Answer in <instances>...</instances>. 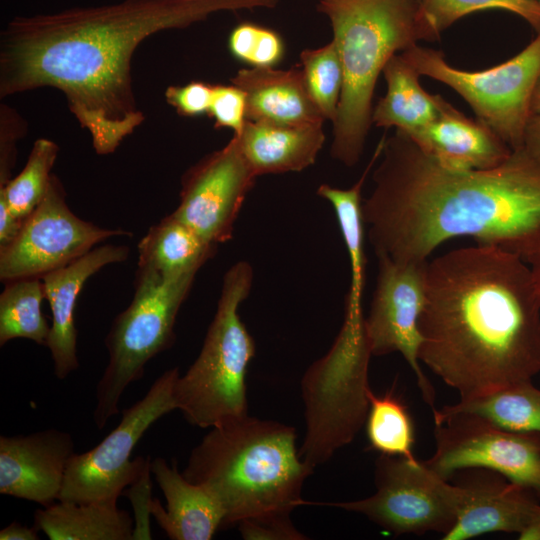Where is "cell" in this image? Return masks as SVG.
<instances>
[{"label":"cell","instance_id":"cell-27","mask_svg":"<svg viewBox=\"0 0 540 540\" xmlns=\"http://www.w3.org/2000/svg\"><path fill=\"white\" fill-rule=\"evenodd\" d=\"M45 298L42 279L24 278L5 283L0 295V345L16 338L47 346L51 326L41 312Z\"/></svg>","mask_w":540,"mask_h":540},{"label":"cell","instance_id":"cell-18","mask_svg":"<svg viewBox=\"0 0 540 540\" xmlns=\"http://www.w3.org/2000/svg\"><path fill=\"white\" fill-rule=\"evenodd\" d=\"M128 255L129 249L124 245L96 246L72 263L42 277L45 299L52 313L47 347L58 379H65L79 367L74 314L81 289L100 269L123 262Z\"/></svg>","mask_w":540,"mask_h":540},{"label":"cell","instance_id":"cell-21","mask_svg":"<svg viewBox=\"0 0 540 540\" xmlns=\"http://www.w3.org/2000/svg\"><path fill=\"white\" fill-rule=\"evenodd\" d=\"M231 83L246 96L247 120L286 125L323 124L301 68L247 67Z\"/></svg>","mask_w":540,"mask_h":540},{"label":"cell","instance_id":"cell-3","mask_svg":"<svg viewBox=\"0 0 540 540\" xmlns=\"http://www.w3.org/2000/svg\"><path fill=\"white\" fill-rule=\"evenodd\" d=\"M419 330V361L460 398L540 372V296L529 265L499 246L477 243L428 261Z\"/></svg>","mask_w":540,"mask_h":540},{"label":"cell","instance_id":"cell-1","mask_svg":"<svg viewBox=\"0 0 540 540\" xmlns=\"http://www.w3.org/2000/svg\"><path fill=\"white\" fill-rule=\"evenodd\" d=\"M280 0H123L17 16L0 33V98L51 87L99 155L116 151L144 121L133 89L137 47L222 11L271 9Z\"/></svg>","mask_w":540,"mask_h":540},{"label":"cell","instance_id":"cell-37","mask_svg":"<svg viewBox=\"0 0 540 540\" xmlns=\"http://www.w3.org/2000/svg\"><path fill=\"white\" fill-rule=\"evenodd\" d=\"M22 223L11 214L5 203L0 202V247L16 237Z\"/></svg>","mask_w":540,"mask_h":540},{"label":"cell","instance_id":"cell-30","mask_svg":"<svg viewBox=\"0 0 540 540\" xmlns=\"http://www.w3.org/2000/svg\"><path fill=\"white\" fill-rule=\"evenodd\" d=\"M499 9L524 19L536 32L540 31L538 0H421L419 21L425 41H436L460 18L479 11Z\"/></svg>","mask_w":540,"mask_h":540},{"label":"cell","instance_id":"cell-42","mask_svg":"<svg viewBox=\"0 0 540 540\" xmlns=\"http://www.w3.org/2000/svg\"><path fill=\"white\" fill-rule=\"evenodd\" d=\"M538 1H540V0H538Z\"/></svg>","mask_w":540,"mask_h":540},{"label":"cell","instance_id":"cell-16","mask_svg":"<svg viewBox=\"0 0 540 540\" xmlns=\"http://www.w3.org/2000/svg\"><path fill=\"white\" fill-rule=\"evenodd\" d=\"M70 433L46 429L0 437V493L47 507L58 501L74 455Z\"/></svg>","mask_w":540,"mask_h":540},{"label":"cell","instance_id":"cell-31","mask_svg":"<svg viewBox=\"0 0 540 540\" xmlns=\"http://www.w3.org/2000/svg\"><path fill=\"white\" fill-rule=\"evenodd\" d=\"M301 70L308 91L325 121L334 122L342 93L344 74L334 42L300 53Z\"/></svg>","mask_w":540,"mask_h":540},{"label":"cell","instance_id":"cell-19","mask_svg":"<svg viewBox=\"0 0 540 540\" xmlns=\"http://www.w3.org/2000/svg\"><path fill=\"white\" fill-rule=\"evenodd\" d=\"M410 139L423 153L451 170L495 168L513 151L488 126L467 117L446 100L437 118Z\"/></svg>","mask_w":540,"mask_h":540},{"label":"cell","instance_id":"cell-40","mask_svg":"<svg viewBox=\"0 0 540 540\" xmlns=\"http://www.w3.org/2000/svg\"><path fill=\"white\" fill-rule=\"evenodd\" d=\"M518 535L520 540H540V510L531 523Z\"/></svg>","mask_w":540,"mask_h":540},{"label":"cell","instance_id":"cell-41","mask_svg":"<svg viewBox=\"0 0 540 540\" xmlns=\"http://www.w3.org/2000/svg\"><path fill=\"white\" fill-rule=\"evenodd\" d=\"M532 114H540V77L537 81L532 98Z\"/></svg>","mask_w":540,"mask_h":540},{"label":"cell","instance_id":"cell-4","mask_svg":"<svg viewBox=\"0 0 540 540\" xmlns=\"http://www.w3.org/2000/svg\"><path fill=\"white\" fill-rule=\"evenodd\" d=\"M296 447L295 429L248 415L216 426L192 449L182 474L220 503L223 528L291 521L313 472Z\"/></svg>","mask_w":540,"mask_h":540},{"label":"cell","instance_id":"cell-23","mask_svg":"<svg viewBox=\"0 0 540 540\" xmlns=\"http://www.w3.org/2000/svg\"><path fill=\"white\" fill-rule=\"evenodd\" d=\"M382 74L387 90L373 107L372 124L412 138L437 118L445 99L420 85V74L400 53L392 56Z\"/></svg>","mask_w":540,"mask_h":540},{"label":"cell","instance_id":"cell-22","mask_svg":"<svg viewBox=\"0 0 540 540\" xmlns=\"http://www.w3.org/2000/svg\"><path fill=\"white\" fill-rule=\"evenodd\" d=\"M237 137L253 173L300 172L313 165L326 136L323 124L286 125L247 120Z\"/></svg>","mask_w":540,"mask_h":540},{"label":"cell","instance_id":"cell-34","mask_svg":"<svg viewBox=\"0 0 540 540\" xmlns=\"http://www.w3.org/2000/svg\"><path fill=\"white\" fill-rule=\"evenodd\" d=\"M27 133V123L12 107L0 106V187L11 179L16 161V144Z\"/></svg>","mask_w":540,"mask_h":540},{"label":"cell","instance_id":"cell-32","mask_svg":"<svg viewBox=\"0 0 540 540\" xmlns=\"http://www.w3.org/2000/svg\"><path fill=\"white\" fill-rule=\"evenodd\" d=\"M231 55L249 67H275L285 55V43L275 30L252 22L235 26L228 36Z\"/></svg>","mask_w":540,"mask_h":540},{"label":"cell","instance_id":"cell-35","mask_svg":"<svg viewBox=\"0 0 540 540\" xmlns=\"http://www.w3.org/2000/svg\"><path fill=\"white\" fill-rule=\"evenodd\" d=\"M213 93V84L192 81L185 85L169 86L165 93L166 102L179 115L197 117L208 114Z\"/></svg>","mask_w":540,"mask_h":540},{"label":"cell","instance_id":"cell-11","mask_svg":"<svg viewBox=\"0 0 540 540\" xmlns=\"http://www.w3.org/2000/svg\"><path fill=\"white\" fill-rule=\"evenodd\" d=\"M179 375L177 367L166 370L143 398L122 411L117 427L98 445L71 457L59 501L117 502L124 488L141 478L151 462L131 460L132 451L158 419L176 410L173 388Z\"/></svg>","mask_w":540,"mask_h":540},{"label":"cell","instance_id":"cell-28","mask_svg":"<svg viewBox=\"0 0 540 540\" xmlns=\"http://www.w3.org/2000/svg\"><path fill=\"white\" fill-rule=\"evenodd\" d=\"M366 433L371 449L382 455L416 460L414 423L407 405L393 390L383 395L367 392Z\"/></svg>","mask_w":540,"mask_h":540},{"label":"cell","instance_id":"cell-9","mask_svg":"<svg viewBox=\"0 0 540 540\" xmlns=\"http://www.w3.org/2000/svg\"><path fill=\"white\" fill-rule=\"evenodd\" d=\"M400 54L420 76L437 80L457 92L472 108L476 119L512 150L523 147L540 77V31L512 58L479 71L453 67L442 51L418 44Z\"/></svg>","mask_w":540,"mask_h":540},{"label":"cell","instance_id":"cell-20","mask_svg":"<svg viewBox=\"0 0 540 540\" xmlns=\"http://www.w3.org/2000/svg\"><path fill=\"white\" fill-rule=\"evenodd\" d=\"M150 468L166 500V510L158 499L152 501L150 513L170 539L209 540L223 528L225 514L220 503L179 472L175 460L169 464L156 457Z\"/></svg>","mask_w":540,"mask_h":540},{"label":"cell","instance_id":"cell-8","mask_svg":"<svg viewBox=\"0 0 540 540\" xmlns=\"http://www.w3.org/2000/svg\"><path fill=\"white\" fill-rule=\"evenodd\" d=\"M197 272L168 280L136 274L133 299L115 317L105 339L108 363L97 383L93 412L98 429L119 414L122 394L143 377L146 364L172 346L177 314Z\"/></svg>","mask_w":540,"mask_h":540},{"label":"cell","instance_id":"cell-15","mask_svg":"<svg viewBox=\"0 0 540 540\" xmlns=\"http://www.w3.org/2000/svg\"><path fill=\"white\" fill-rule=\"evenodd\" d=\"M256 178L233 135L224 147L185 171L179 204L172 214L205 241L224 243L232 238L234 224Z\"/></svg>","mask_w":540,"mask_h":540},{"label":"cell","instance_id":"cell-7","mask_svg":"<svg viewBox=\"0 0 540 540\" xmlns=\"http://www.w3.org/2000/svg\"><path fill=\"white\" fill-rule=\"evenodd\" d=\"M371 356L364 321L344 319L328 353L305 373L307 429L299 454L311 468L350 443L366 421Z\"/></svg>","mask_w":540,"mask_h":540},{"label":"cell","instance_id":"cell-12","mask_svg":"<svg viewBox=\"0 0 540 540\" xmlns=\"http://www.w3.org/2000/svg\"><path fill=\"white\" fill-rule=\"evenodd\" d=\"M433 411L435 451L424 463L449 480L461 470L484 468L540 500V434L497 427L465 413Z\"/></svg>","mask_w":540,"mask_h":540},{"label":"cell","instance_id":"cell-38","mask_svg":"<svg viewBox=\"0 0 540 540\" xmlns=\"http://www.w3.org/2000/svg\"><path fill=\"white\" fill-rule=\"evenodd\" d=\"M38 530L32 526L27 527L16 521L10 523L0 531L1 540H38Z\"/></svg>","mask_w":540,"mask_h":540},{"label":"cell","instance_id":"cell-17","mask_svg":"<svg viewBox=\"0 0 540 540\" xmlns=\"http://www.w3.org/2000/svg\"><path fill=\"white\" fill-rule=\"evenodd\" d=\"M464 471L465 499L444 540H466L491 532L520 534L540 510V500L504 476L484 468Z\"/></svg>","mask_w":540,"mask_h":540},{"label":"cell","instance_id":"cell-39","mask_svg":"<svg viewBox=\"0 0 540 540\" xmlns=\"http://www.w3.org/2000/svg\"><path fill=\"white\" fill-rule=\"evenodd\" d=\"M530 267L540 296V247L523 259Z\"/></svg>","mask_w":540,"mask_h":540},{"label":"cell","instance_id":"cell-36","mask_svg":"<svg viewBox=\"0 0 540 540\" xmlns=\"http://www.w3.org/2000/svg\"><path fill=\"white\" fill-rule=\"evenodd\" d=\"M523 148L540 164V114H532L527 124Z\"/></svg>","mask_w":540,"mask_h":540},{"label":"cell","instance_id":"cell-10","mask_svg":"<svg viewBox=\"0 0 540 540\" xmlns=\"http://www.w3.org/2000/svg\"><path fill=\"white\" fill-rule=\"evenodd\" d=\"M374 480L371 496L326 505L362 514L394 536H443L454 527L465 499L462 485L451 484L417 459L381 454Z\"/></svg>","mask_w":540,"mask_h":540},{"label":"cell","instance_id":"cell-29","mask_svg":"<svg viewBox=\"0 0 540 540\" xmlns=\"http://www.w3.org/2000/svg\"><path fill=\"white\" fill-rule=\"evenodd\" d=\"M58 152L54 141L37 139L21 172L0 187V202L19 221L24 222L43 200Z\"/></svg>","mask_w":540,"mask_h":540},{"label":"cell","instance_id":"cell-5","mask_svg":"<svg viewBox=\"0 0 540 540\" xmlns=\"http://www.w3.org/2000/svg\"><path fill=\"white\" fill-rule=\"evenodd\" d=\"M421 0H318L332 28L344 83L330 154L347 167L364 151L377 80L392 56L424 40Z\"/></svg>","mask_w":540,"mask_h":540},{"label":"cell","instance_id":"cell-25","mask_svg":"<svg viewBox=\"0 0 540 540\" xmlns=\"http://www.w3.org/2000/svg\"><path fill=\"white\" fill-rule=\"evenodd\" d=\"M33 526L50 540H130L135 531L132 517L117 502L58 500L35 511Z\"/></svg>","mask_w":540,"mask_h":540},{"label":"cell","instance_id":"cell-14","mask_svg":"<svg viewBox=\"0 0 540 540\" xmlns=\"http://www.w3.org/2000/svg\"><path fill=\"white\" fill-rule=\"evenodd\" d=\"M427 261L378 258L376 287L365 334L372 356L399 352L416 376L423 400L435 409V390L419 363V318L426 300Z\"/></svg>","mask_w":540,"mask_h":540},{"label":"cell","instance_id":"cell-24","mask_svg":"<svg viewBox=\"0 0 540 540\" xmlns=\"http://www.w3.org/2000/svg\"><path fill=\"white\" fill-rule=\"evenodd\" d=\"M216 247L171 213L151 226L138 243L137 274L168 280L199 271Z\"/></svg>","mask_w":540,"mask_h":540},{"label":"cell","instance_id":"cell-6","mask_svg":"<svg viewBox=\"0 0 540 540\" xmlns=\"http://www.w3.org/2000/svg\"><path fill=\"white\" fill-rule=\"evenodd\" d=\"M252 283L253 269L248 262H237L226 271L202 348L174 383L175 408L191 425L211 428L248 415L246 375L255 344L239 307Z\"/></svg>","mask_w":540,"mask_h":540},{"label":"cell","instance_id":"cell-2","mask_svg":"<svg viewBox=\"0 0 540 540\" xmlns=\"http://www.w3.org/2000/svg\"><path fill=\"white\" fill-rule=\"evenodd\" d=\"M373 188L362 201L377 256L427 261L445 241L470 237L522 259L540 247V164L523 148L485 170H451L396 131L384 135Z\"/></svg>","mask_w":540,"mask_h":540},{"label":"cell","instance_id":"cell-13","mask_svg":"<svg viewBox=\"0 0 540 540\" xmlns=\"http://www.w3.org/2000/svg\"><path fill=\"white\" fill-rule=\"evenodd\" d=\"M125 235L132 234L101 228L75 215L66 203L61 181L52 174L43 200L24 220L16 237L0 247V280L42 279L105 240Z\"/></svg>","mask_w":540,"mask_h":540},{"label":"cell","instance_id":"cell-26","mask_svg":"<svg viewBox=\"0 0 540 540\" xmlns=\"http://www.w3.org/2000/svg\"><path fill=\"white\" fill-rule=\"evenodd\" d=\"M437 410L470 414L510 431L540 434V389L531 381L460 398L457 403Z\"/></svg>","mask_w":540,"mask_h":540},{"label":"cell","instance_id":"cell-33","mask_svg":"<svg viewBox=\"0 0 540 540\" xmlns=\"http://www.w3.org/2000/svg\"><path fill=\"white\" fill-rule=\"evenodd\" d=\"M208 115L216 128H228L239 134L247 121L245 93L232 83L213 85Z\"/></svg>","mask_w":540,"mask_h":540}]
</instances>
